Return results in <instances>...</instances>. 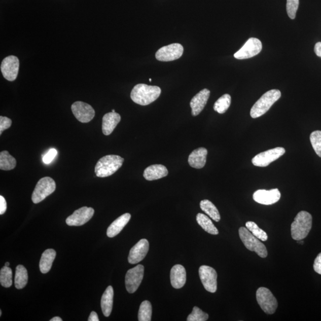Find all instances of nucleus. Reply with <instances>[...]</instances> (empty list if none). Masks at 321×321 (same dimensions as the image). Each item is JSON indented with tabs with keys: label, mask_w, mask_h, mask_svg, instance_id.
Here are the masks:
<instances>
[{
	"label": "nucleus",
	"mask_w": 321,
	"mask_h": 321,
	"mask_svg": "<svg viewBox=\"0 0 321 321\" xmlns=\"http://www.w3.org/2000/svg\"><path fill=\"white\" fill-rule=\"evenodd\" d=\"M171 284L174 289H181L186 281V271L184 266L175 265L170 272Z\"/></svg>",
	"instance_id": "6ab92c4d"
},
{
	"label": "nucleus",
	"mask_w": 321,
	"mask_h": 321,
	"mask_svg": "<svg viewBox=\"0 0 321 321\" xmlns=\"http://www.w3.org/2000/svg\"><path fill=\"white\" fill-rule=\"evenodd\" d=\"M151 303L146 300L141 303L139 312H138V320L139 321H150L152 316Z\"/></svg>",
	"instance_id": "7c9ffc66"
},
{
	"label": "nucleus",
	"mask_w": 321,
	"mask_h": 321,
	"mask_svg": "<svg viewBox=\"0 0 321 321\" xmlns=\"http://www.w3.org/2000/svg\"><path fill=\"white\" fill-rule=\"evenodd\" d=\"M57 151L54 148H52L48 153L43 157V161L45 164H49L54 160L55 157L57 156Z\"/></svg>",
	"instance_id": "4c0bfd02"
},
{
	"label": "nucleus",
	"mask_w": 321,
	"mask_h": 321,
	"mask_svg": "<svg viewBox=\"0 0 321 321\" xmlns=\"http://www.w3.org/2000/svg\"><path fill=\"white\" fill-rule=\"evenodd\" d=\"M314 51L317 56H321V42L317 43L315 44V48H314Z\"/></svg>",
	"instance_id": "a19ab883"
},
{
	"label": "nucleus",
	"mask_w": 321,
	"mask_h": 321,
	"mask_svg": "<svg viewBox=\"0 0 321 321\" xmlns=\"http://www.w3.org/2000/svg\"><path fill=\"white\" fill-rule=\"evenodd\" d=\"M149 81H150V82H152V79H151V78H150V79H149Z\"/></svg>",
	"instance_id": "de8ad7c7"
},
{
	"label": "nucleus",
	"mask_w": 321,
	"mask_h": 321,
	"mask_svg": "<svg viewBox=\"0 0 321 321\" xmlns=\"http://www.w3.org/2000/svg\"><path fill=\"white\" fill-rule=\"evenodd\" d=\"M262 49L261 41L255 38H251L240 50L234 54V57L238 60L248 59L260 54Z\"/></svg>",
	"instance_id": "1a4fd4ad"
},
{
	"label": "nucleus",
	"mask_w": 321,
	"mask_h": 321,
	"mask_svg": "<svg viewBox=\"0 0 321 321\" xmlns=\"http://www.w3.org/2000/svg\"><path fill=\"white\" fill-rule=\"evenodd\" d=\"M281 93L278 89H272L261 96L252 107L251 116L257 119L265 115L275 102L280 98Z\"/></svg>",
	"instance_id": "20e7f679"
},
{
	"label": "nucleus",
	"mask_w": 321,
	"mask_h": 321,
	"mask_svg": "<svg viewBox=\"0 0 321 321\" xmlns=\"http://www.w3.org/2000/svg\"><path fill=\"white\" fill-rule=\"evenodd\" d=\"M299 5V0H287L286 10L288 16L291 19H295L297 11H298Z\"/></svg>",
	"instance_id": "c9c22d12"
},
{
	"label": "nucleus",
	"mask_w": 321,
	"mask_h": 321,
	"mask_svg": "<svg viewBox=\"0 0 321 321\" xmlns=\"http://www.w3.org/2000/svg\"><path fill=\"white\" fill-rule=\"evenodd\" d=\"M208 151L205 148H199L192 152L188 158L189 164L193 168L201 169L204 167Z\"/></svg>",
	"instance_id": "aec40b11"
},
{
	"label": "nucleus",
	"mask_w": 321,
	"mask_h": 321,
	"mask_svg": "<svg viewBox=\"0 0 321 321\" xmlns=\"http://www.w3.org/2000/svg\"><path fill=\"white\" fill-rule=\"evenodd\" d=\"M167 168L164 165L155 164L150 165L145 170L144 177L148 181L158 180L168 175Z\"/></svg>",
	"instance_id": "4be33fe9"
},
{
	"label": "nucleus",
	"mask_w": 321,
	"mask_h": 321,
	"mask_svg": "<svg viewBox=\"0 0 321 321\" xmlns=\"http://www.w3.org/2000/svg\"><path fill=\"white\" fill-rule=\"evenodd\" d=\"M114 290L112 286H110L106 288L101 298V306L102 311L106 317H109L111 314L113 305Z\"/></svg>",
	"instance_id": "393cba45"
},
{
	"label": "nucleus",
	"mask_w": 321,
	"mask_h": 321,
	"mask_svg": "<svg viewBox=\"0 0 321 321\" xmlns=\"http://www.w3.org/2000/svg\"><path fill=\"white\" fill-rule=\"evenodd\" d=\"M320 57H321V56H320Z\"/></svg>",
	"instance_id": "09e8293b"
},
{
	"label": "nucleus",
	"mask_w": 321,
	"mask_h": 321,
	"mask_svg": "<svg viewBox=\"0 0 321 321\" xmlns=\"http://www.w3.org/2000/svg\"><path fill=\"white\" fill-rule=\"evenodd\" d=\"M2 310H0V316H2Z\"/></svg>",
	"instance_id": "a18cd8bd"
},
{
	"label": "nucleus",
	"mask_w": 321,
	"mask_h": 321,
	"mask_svg": "<svg viewBox=\"0 0 321 321\" xmlns=\"http://www.w3.org/2000/svg\"><path fill=\"white\" fill-rule=\"evenodd\" d=\"M94 209L92 208L84 206L76 210L71 216L67 217L65 222L68 226H81L84 225L92 219L94 214Z\"/></svg>",
	"instance_id": "4468645a"
},
{
	"label": "nucleus",
	"mask_w": 321,
	"mask_h": 321,
	"mask_svg": "<svg viewBox=\"0 0 321 321\" xmlns=\"http://www.w3.org/2000/svg\"><path fill=\"white\" fill-rule=\"evenodd\" d=\"M10 264L9 263V262H6V263L5 264V266H6V267H9Z\"/></svg>",
	"instance_id": "c03bdc74"
},
{
	"label": "nucleus",
	"mask_w": 321,
	"mask_h": 321,
	"mask_svg": "<svg viewBox=\"0 0 321 321\" xmlns=\"http://www.w3.org/2000/svg\"><path fill=\"white\" fill-rule=\"evenodd\" d=\"M200 279L206 291L215 293L217 290V273L214 269L209 266L202 265L199 268Z\"/></svg>",
	"instance_id": "f8f14e48"
},
{
	"label": "nucleus",
	"mask_w": 321,
	"mask_h": 321,
	"mask_svg": "<svg viewBox=\"0 0 321 321\" xmlns=\"http://www.w3.org/2000/svg\"><path fill=\"white\" fill-rule=\"evenodd\" d=\"M209 315L198 307L195 306L192 312L188 317V321H206L208 320Z\"/></svg>",
	"instance_id": "f704fd0d"
},
{
	"label": "nucleus",
	"mask_w": 321,
	"mask_h": 321,
	"mask_svg": "<svg viewBox=\"0 0 321 321\" xmlns=\"http://www.w3.org/2000/svg\"><path fill=\"white\" fill-rule=\"evenodd\" d=\"M310 140L314 151L321 158V131H314L310 134Z\"/></svg>",
	"instance_id": "72a5a7b5"
},
{
	"label": "nucleus",
	"mask_w": 321,
	"mask_h": 321,
	"mask_svg": "<svg viewBox=\"0 0 321 321\" xmlns=\"http://www.w3.org/2000/svg\"><path fill=\"white\" fill-rule=\"evenodd\" d=\"M16 166V160L8 151L0 153V169L2 170H12Z\"/></svg>",
	"instance_id": "c85d7f7f"
},
{
	"label": "nucleus",
	"mask_w": 321,
	"mask_h": 321,
	"mask_svg": "<svg viewBox=\"0 0 321 321\" xmlns=\"http://www.w3.org/2000/svg\"><path fill=\"white\" fill-rule=\"evenodd\" d=\"M286 153L284 148L277 147L269 150L256 155L252 160L255 166L265 167L272 162L278 160Z\"/></svg>",
	"instance_id": "6e6552de"
},
{
	"label": "nucleus",
	"mask_w": 321,
	"mask_h": 321,
	"mask_svg": "<svg viewBox=\"0 0 321 321\" xmlns=\"http://www.w3.org/2000/svg\"><path fill=\"white\" fill-rule=\"evenodd\" d=\"M184 48L180 44H172L159 49L155 57L160 61H171L179 59L184 53Z\"/></svg>",
	"instance_id": "9d476101"
},
{
	"label": "nucleus",
	"mask_w": 321,
	"mask_h": 321,
	"mask_svg": "<svg viewBox=\"0 0 321 321\" xmlns=\"http://www.w3.org/2000/svg\"><path fill=\"white\" fill-rule=\"evenodd\" d=\"M239 233L241 240L248 250L255 252L261 258H264L268 256L267 249L264 244L254 236L246 227H240Z\"/></svg>",
	"instance_id": "39448f33"
},
{
	"label": "nucleus",
	"mask_w": 321,
	"mask_h": 321,
	"mask_svg": "<svg viewBox=\"0 0 321 321\" xmlns=\"http://www.w3.org/2000/svg\"><path fill=\"white\" fill-rule=\"evenodd\" d=\"M246 227L258 239L263 241L268 240L267 234L263 230L260 229L256 223L253 222H248L246 223Z\"/></svg>",
	"instance_id": "473e14b6"
},
{
	"label": "nucleus",
	"mask_w": 321,
	"mask_h": 321,
	"mask_svg": "<svg viewBox=\"0 0 321 321\" xmlns=\"http://www.w3.org/2000/svg\"><path fill=\"white\" fill-rule=\"evenodd\" d=\"M56 189V182L50 177L41 179L34 188L32 195V202L39 203L53 193Z\"/></svg>",
	"instance_id": "423d86ee"
},
{
	"label": "nucleus",
	"mask_w": 321,
	"mask_h": 321,
	"mask_svg": "<svg viewBox=\"0 0 321 321\" xmlns=\"http://www.w3.org/2000/svg\"><path fill=\"white\" fill-rule=\"evenodd\" d=\"M149 241L147 239H141L131 248L128 261L131 264H136L142 261L149 251Z\"/></svg>",
	"instance_id": "f3484780"
},
{
	"label": "nucleus",
	"mask_w": 321,
	"mask_h": 321,
	"mask_svg": "<svg viewBox=\"0 0 321 321\" xmlns=\"http://www.w3.org/2000/svg\"><path fill=\"white\" fill-rule=\"evenodd\" d=\"M13 272L12 269L5 266L0 271V283L3 287H11L13 283Z\"/></svg>",
	"instance_id": "2f4dec72"
},
{
	"label": "nucleus",
	"mask_w": 321,
	"mask_h": 321,
	"mask_svg": "<svg viewBox=\"0 0 321 321\" xmlns=\"http://www.w3.org/2000/svg\"><path fill=\"white\" fill-rule=\"evenodd\" d=\"M196 221L200 226H201L206 232L208 233L213 235H217L219 234V230L216 227L214 226L211 220L208 216L204 214L199 213L196 216Z\"/></svg>",
	"instance_id": "a878e982"
},
{
	"label": "nucleus",
	"mask_w": 321,
	"mask_h": 321,
	"mask_svg": "<svg viewBox=\"0 0 321 321\" xmlns=\"http://www.w3.org/2000/svg\"><path fill=\"white\" fill-rule=\"evenodd\" d=\"M56 257V252L53 248H48L44 252L40 262V269L43 274L50 271Z\"/></svg>",
	"instance_id": "b1692460"
},
{
	"label": "nucleus",
	"mask_w": 321,
	"mask_h": 321,
	"mask_svg": "<svg viewBox=\"0 0 321 321\" xmlns=\"http://www.w3.org/2000/svg\"><path fill=\"white\" fill-rule=\"evenodd\" d=\"M7 210V202L6 199L2 195L0 196V214L3 215Z\"/></svg>",
	"instance_id": "ea45409f"
},
{
	"label": "nucleus",
	"mask_w": 321,
	"mask_h": 321,
	"mask_svg": "<svg viewBox=\"0 0 321 321\" xmlns=\"http://www.w3.org/2000/svg\"><path fill=\"white\" fill-rule=\"evenodd\" d=\"M71 109L76 118L81 123L90 122L95 117V110L88 103L81 101L75 102L72 104Z\"/></svg>",
	"instance_id": "ddd939ff"
},
{
	"label": "nucleus",
	"mask_w": 321,
	"mask_h": 321,
	"mask_svg": "<svg viewBox=\"0 0 321 321\" xmlns=\"http://www.w3.org/2000/svg\"><path fill=\"white\" fill-rule=\"evenodd\" d=\"M120 120L121 116L118 113L112 112L105 114L102 118V130L103 134L106 136L112 134Z\"/></svg>",
	"instance_id": "412c9836"
},
{
	"label": "nucleus",
	"mask_w": 321,
	"mask_h": 321,
	"mask_svg": "<svg viewBox=\"0 0 321 321\" xmlns=\"http://www.w3.org/2000/svg\"><path fill=\"white\" fill-rule=\"evenodd\" d=\"M28 281V274L24 266L19 265L16 268L15 279V287L17 289H22L25 288Z\"/></svg>",
	"instance_id": "bb28decb"
},
{
	"label": "nucleus",
	"mask_w": 321,
	"mask_h": 321,
	"mask_svg": "<svg viewBox=\"0 0 321 321\" xmlns=\"http://www.w3.org/2000/svg\"><path fill=\"white\" fill-rule=\"evenodd\" d=\"M12 124V121L8 117H0V134H2L3 131L9 129Z\"/></svg>",
	"instance_id": "e433bc0d"
},
{
	"label": "nucleus",
	"mask_w": 321,
	"mask_h": 321,
	"mask_svg": "<svg viewBox=\"0 0 321 321\" xmlns=\"http://www.w3.org/2000/svg\"><path fill=\"white\" fill-rule=\"evenodd\" d=\"M200 207H201L203 212H205L207 215L209 216L215 222H220L221 217L219 210L217 209V207L213 205L212 202L209 201V200H203L200 203Z\"/></svg>",
	"instance_id": "cd10ccee"
},
{
	"label": "nucleus",
	"mask_w": 321,
	"mask_h": 321,
	"mask_svg": "<svg viewBox=\"0 0 321 321\" xmlns=\"http://www.w3.org/2000/svg\"><path fill=\"white\" fill-rule=\"evenodd\" d=\"M161 89L157 86L137 84L131 92L132 101L140 105H148L157 100L160 96Z\"/></svg>",
	"instance_id": "f257e3e1"
},
{
	"label": "nucleus",
	"mask_w": 321,
	"mask_h": 321,
	"mask_svg": "<svg viewBox=\"0 0 321 321\" xmlns=\"http://www.w3.org/2000/svg\"><path fill=\"white\" fill-rule=\"evenodd\" d=\"M19 60L18 58L10 56L3 60L1 71L3 77L9 81H14L18 75Z\"/></svg>",
	"instance_id": "2eb2a0df"
},
{
	"label": "nucleus",
	"mask_w": 321,
	"mask_h": 321,
	"mask_svg": "<svg viewBox=\"0 0 321 321\" xmlns=\"http://www.w3.org/2000/svg\"><path fill=\"white\" fill-rule=\"evenodd\" d=\"M312 226V217L308 212L300 211L295 217L291 225L292 237L295 240L304 239L310 232Z\"/></svg>",
	"instance_id": "f03ea898"
},
{
	"label": "nucleus",
	"mask_w": 321,
	"mask_h": 321,
	"mask_svg": "<svg viewBox=\"0 0 321 321\" xmlns=\"http://www.w3.org/2000/svg\"><path fill=\"white\" fill-rule=\"evenodd\" d=\"M231 98L229 94H224L214 103L213 110L219 114L225 113L231 104Z\"/></svg>",
	"instance_id": "c756f323"
},
{
	"label": "nucleus",
	"mask_w": 321,
	"mask_h": 321,
	"mask_svg": "<svg viewBox=\"0 0 321 321\" xmlns=\"http://www.w3.org/2000/svg\"><path fill=\"white\" fill-rule=\"evenodd\" d=\"M313 269L317 274L321 275V253L317 255L314 261Z\"/></svg>",
	"instance_id": "58836bf2"
},
{
	"label": "nucleus",
	"mask_w": 321,
	"mask_h": 321,
	"mask_svg": "<svg viewBox=\"0 0 321 321\" xmlns=\"http://www.w3.org/2000/svg\"><path fill=\"white\" fill-rule=\"evenodd\" d=\"M112 112H113V113H115V110H112Z\"/></svg>",
	"instance_id": "49530a36"
},
{
	"label": "nucleus",
	"mask_w": 321,
	"mask_h": 321,
	"mask_svg": "<svg viewBox=\"0 0 321 321\" xmlns=\"http://www.w3.org/2000/svg\"><path fill=\"white\" fill-rule=\"evenodd\" d=\"M281 198V193L278 189L270 191L258 190L254 193L253 198L255 202L260 204L270 205L277 202Z\"/></svg>",
	"instance_id": "dca6fc26"
},
{
	"label": "nucleus",
	"mask_w": 321,
	"mask_h": 321,
	"mask_svg": "<svg viewBox=\"0 0 321 321\" xmlns=\"http://www.w3.org/2000/svg\"><path fill=\"white\" fill-rule=\"evenodd\" d=\"M131 219V215L129 213H126L121 216L113 222L107 229V236L112 238L118 235L122 231L124 227L127 225Z\"/></svg>",
	"instance_id": "5701e85b"
},
{
	"label": "nucleus",
	"mask_w": 321,
	"mask_h": 321,
	"mask_svg": "<svg viewBox=\"0 0 321 321\" xmlns=\"http://www.w3.org/2000/svg\"><path fill=\"white\" fill-rule=\"evenodd\" d=\"M257 302L263 311L267 314H273L278 307L277 299L267 288H260L256 293Z\"/></svg>",
	"instance_id": "0eeeda50"
},
{
	"label": "nucleus",
	"mask_w": 321,
	"mask_h": 321,
	"mask_svg": "<svg viewBox=\"0 0 321 321\" xmlns=\"http://www.w3.org/2000/svg\"><path fill=\"white\" fill-rule=\"evenodd\" d=\"M89 321H99V319L98 318V316L97 313H96L94 311H92L89 317H88Z\"/></svg>",
	"instance_id": "79ce46f5"
},
{
	"label": "nucleus",
	"mask_w": 321,
	"mask_h": 321,
	"mask_svg": "<svg viewBox=\"0 0 321 321\" xmlns=\"http://www.w3.org/2000/svg\"><path fill=\"white\" fill-rule=\"evenodd\" d=\"M209 96L210 91L208 89H204L193 96L191 102H190L193 116H198L202 112L207 102H208Z\"/></svg>",
	"instance_id": "a211bd4d"
},
{
	"label": "nucleus",
	"mask_w": 321,
	"mask_h": 321,
	"mask_svg": "<svg viewBox=\"0 0 321 321\" xmlns=\"http://www.w3.org/2000/svg\"><path fill=\"white\" fill-rule=\"evenodd\" d=\"M62 320H62L61 317H58V316L54 317H53V318H52L50 320V321H62Z\"/></svg>",
	"instance_id": "37998d69"
},
{
	"label": "nucleus",
	"mask_w": 321,
	"mask_h": 321,
	"mask_svg": "<svg viewBox=\"0 0 321 321\" xmlns=\"http://www.w3.org/2000/svg\"><path fill=\"white\" fill-rule=\"evenodd\" d=\"M144 275V267L138 265L127 272L125 278L126 288L129 293L135 292L139 288Z\"/></svg>",
	"instance_id": "9b49d317"
},
{
	"label": "nucleus",
	"mask_w": 321,
	"mask_h": 321,
	"mask_svg": "<svg viewBox=\"0 0 321 321\" xmlns=\"http://www.w3.org/2000/svg\"><path fill=\"white\" fill-rule=\"evenodd\" d=\"M124 158L116 155H109L99 159L95 167V172L98 177H106L115 174L122 167Z\"/></svg>",
	"instance_id": "7ed1b4c3"
}]
</instances>
